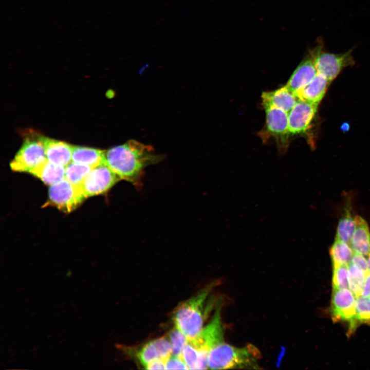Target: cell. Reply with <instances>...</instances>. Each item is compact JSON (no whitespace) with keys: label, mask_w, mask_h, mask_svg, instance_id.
I'll list each match as a JSON object with an SVG mask.
<instances>
[{"label":"cell","mask_w":370,"mask_h":370,"mask_svg":"<svg viewBox=\"0 0 370 370\" xmlns=\"http://www.w3.org/2000/svg\"><path fill=\"white\" fill-rule=\"evenodd\" d=\"M367 256H368L367 261H368V269H369V271L370 272V253Z\"/></svg>","instance_id":"cell-32"},{"label":"cell","mask_w":370,"mask_h":370,"mask_svg":"<svg viewBox=\"0 0 370 370\" xmlns=\"http://www.w3.org/2000/svg\"><path fill=\"white\" fill-rule=\"evenodd\" d=\"M266 113L265 127L262 132L263 138L273 137L281 143L280 154H283L287 146L289 130L288 113L275 107L264 108Z\"/></svg>","instance_id":"cell-10"},{"label":"cell","mask_w":370,"mask_h":370,"mask_svg":"<svg viewBox=\"0 0 370 370\" xmlns=\"http://www.w3.org/2000/svg\"><path fill=\"white\" fill-rule=\"evenodd\" d=\"M361 296L364 298L370 297V272L366 275Z\"/></svg>","instance_id":"cell-31"},{"label":"cell","mask_w":370,"mask_h":370,"mask_svg":"<svg viewBox=\"0 0 370 370\" xmlns=\"http://www.w3.org/2000/svg\"><path fill=\"white\" fill-rule=\"evenodd\" d=\"M104 151L72 145V161L94 168L104 163Z\"/></svg>","instance_id":"cell-18"},{"label":"cell","mask_w":370,"mask_h":370,"mask_svg":"<svg viewBox=\"0 0 370 370\" xmlns=\"http://www.w3.org/2000/svg\"><path fill=\"white\" fill-rule=\"evenodd\" d=\"M318 74L312 49L298 65L286 86L296 93L310 83Z\"/></svg>","instance_id":"cell-12"},{"label":"cell","mask_w":370,"mask_h":370,"mask_svg":"<svg viewBox=\"0 0 370 370\" xmlns=\"http://www.w3.org/2000/svg\"><path fill=\"white\" fill-rule=\"evenodd\" d=\"M221 302L217 304L210 322L202 328L196 337L188 340L191 344L200 351L208 354L211 349L224 342L221 318Z\"/></svg>","instance_id":"cell-9"},{"label":"cell","mask_w":370,"mask_h":370,"mask_svg":"<svg viewBox=\"0 0 370 370\" xmlns=\"http://www.w3.org/2000/svg\"><path fill=\"white\" fill-rule=\"evenodd\" d=\"M208 354L198 350L189 341L182 350L181 358L190 369H208Z\"/></svg>","instance_id":"cell-19"},{"label":"cell","mask_w":370,"mask_h":370,"mask_svg":"<svg viewBox=\"0 0 370 370\" xmlns=\"http://www.w3.org/2000/svg\"><path fill=\"white\" fill-rule=\"evenodd\" d=\"M351 263L361 268L366 274L369 272L367 259L364 255L354 252Z\"/></svg>","instance_id":"cell-29"},{"label":"cell","mask_w":370,"mask_h":370,"mask_svg":"<svg viewBox=\"0 0 370 370\" xmlns=\"http://www.w3.org/2000/svg\"><path fill=\"white\" fill-rule=\"evenodd\" d=\"M331 81L318 73L314 79L295 94L299 99L319 104L322 99Z\"/></svg>","instance_id":"cell-15"},{"label":"cell","mask_w":370,"mask_h":370,"mask_svg":"<svg viewBox=\"0 0 370 370\" xmlns=\"http://www.w3.org/2000/svg\"><path fill=\"white\" fill-rule=\"evenodd\" d=\"M262 99L264 108L275 107L288 113L299 98L285 85L273 91L263 92Z\"/></svg>","instance_id":"cell-13"},{"label":"cell","mask_w":370,"mask_h":370,"mask_svg":"<svg viewBox=\"0 0 370 370\" xmlns=\"http://www.w3.org/2000/svg\"><path fill=\"white\" fill-rule=\"evenodd\" d=\"M47 159L51 163L66 167L72 161V145L58 140L44 137Z\"/></svg>","instance_id":"cell-14"},{"label":"cell","mask_w":370,"mask_h":370,"mask_svg":"<svg viewBox=\"0 0 370 370\" xmlns=\"http://www.w3.org/2000/svg\"><path fill=\"white\" fill-rule=\"evenodd\" d=\"M349 289L356 298L361 296L366 273L359 267L350 263L348 265Z\"/></svg>","instance_id":"cell-22"},{"label":"cell","mask_w":370,"mask_h":370,"mask_svg":"<svg viewBox=\"0 0 370 370\" xmlns=\"http://www.w3.org/2000/svg\"><path fill=\"white\" fill-rule=\"evenodd\" d=\"M152 146L130 140L105 151L104 163L120 178L136 187L141 185L144 170L160 160Z\"/></svg>","instance_id":"cell-1"},{"label":"cell","mask_w":370,"mask_h":370,"mask_svg":"<svg viewBox=\"0 0 370 370\" xmlns=\"http://www.w3.org/2000/svg\"><path fill=\"white\" fill-rule=\"evenodd\" d=\"M260 358L258 349L252 345L236 347L224 342L211 349L208 355V368H256Z\"/></svg>","instance_id":"cell-3"},{"label":"cell","mask_w":370,"mask_h":370,"mask_svg":"<svg viewBox=\"0 0 370 370\" xmlns=\"http://www.w3.org/2000/svg\"><path fill=\"white\" fill-rule=\"evenodd\" d=\"M333 267L332 285L334 289L349 288L348 266L340 265Z\"/></svg>","instance_id":"cell-27"},{"label":"cell","mask_w":370,"mask_h":370,"mask_svg":"<svg viewBox=\"0 0 370 370\" xmlns=\"http://www.w3.org/2000/svg\"><path fill=\"white\" fill-rule=\"evenodd\" d=\"M356 227L349 245L354 252L368 256L370 253V230L365 220L355 217Z\"/></svg>","instance_id":"cell-16"},{"label":"cell","mask_w":370,"mask_h":370,"mask_svg":"<svg viewBox=\"0 0 370 370\" xmlns=\"http://www.w3.org/2000/svg\"><path fill=\"white\" fill-rule=\"evenodd\" d=\"M354 253L349 244L336 239L329 251L333 267L348 266L351 262Z\"/></svg>","instance_id":"cell-20"},{"label":"cell","mask_w":370,"mask_h":370,"mask_svg":"<svg viewBox=\"0 0 370 370\" xmlns=\"http://www.w3.org/2000/svg\"><path fill=\"white\" fill-rule=\"evenodd\" d=\"M318 104L299 99L288 113L290 135L305 133L309 128L317 113Z\"/></svg>","instance_id":"cell-11"},{"label":"cell","mask_w":370,"mask_h":370,"mask_svg":"<svg viewBox=\"0 0 370 370\" xmlns=\"http://www.w3.org/2000/svg\"><path fill=\"white\" fill-rule=\"evenodd\" d=\"M147 369H165V361L158 359L149 363L145 367Z\"/></svg>","instance_id":"cell-30"},{"label":"cell","mask_w":370,"mask_h":370,"mask_svg":"<svg viewBox=\"0 0 370 370\" xmlns=\"http://www.w3.org/2000/svg\"><path fill=\"white\" fill-rule=\"evenodd\" d=\"M92 167L71 161L65 167V178L79 186L92 169Z\"/></svg>","instance_id":"cell-23"},{"label":"cell","mask_w":370,"mask_h":370,"mask_svg":"<svg viewBox=\"0 0 370 370\" xmlns=\"http://www.w3.org/2000/svg\"><path fill=\"white\" fill-rule=\"evenodd\" d=\"M44 137L33 132L26 135L22 146L10 163L13 171L30 173L47 159Z\"/></svg>","instance_id":"cell-4"},{"label":"cell","mask_w":370,"mask_h":370,"mask_svg":"<svg viewBox=\"0 0 370 370\" xmlns=\"http://www.w3.org/2000/svg\"><path fill=\"white\" fill-rule=\"evenodd\" d=\"M312 50L318 73L324 76L330 81L344 68L355 63L352 55L353 49L341 53L326 52L324 49L323 41L319 40Z\"/></svg>","instance_id":"cell-5"},{"label":"cell","mask_w":370,"mask_h":370,"mask_svg":"<svg viewBox=\"0 0 370 370\" xmlns=\"http://www.w3.org/2000/svg\"><path fill=\"white\" fill-rule=\"evenodd\" d=\"M212 283L201 289L195 295L182 302L175 309L173 320L175 326L188 339L196 337L203 328L205 316L206 300L214 287Z\"/></svg>","instance_id":"cell-2"},{"label":"cell","mask_w":370,"mask_h":370,"mask_svg":"<svg viewBox=\"0 0 370 370\" xmlns=\"http://www.w3.org/2000/svg\"><path fill=\"white\" fill-rule=\"evenodd\" d=\"M136 358L144 368L153 361L162 359L154 340L145 343L139 348L136 354Z\"/></svg>","instance_id":"cell-24"},{"label":"cell","mask_w":370,"mask_h":370,"mask_svg":"<svg viewBox=\"0 0 370 370\" xmlns=\"http://www.w3.org/2000/svg\"><path fill=\"white\" fill-rule=\"evenodd\" d=\"M48 193L50 201L67 213L75 210L86 198L81 186L71 183L65 178L50 186Z\"/></svg>","instance_id":"cell-6"},{"label":"cell","mask_w":370,"mask_h":370,"mask_svg":"<svg viewBox=\"0 0 370 370\" xmlns=\"http://www.w3.org/2000/svg\"><path fill=\"white\" fill-rule=\"evenodd\" d=\"M166 369H189L187 365L181 358L174 356H170L165 361Z\"/></svg>","instance_id":"cell-28"},{"label":"cell","mask_w":370,"mask_h":370,"mask_svg":"<svg viewBox=\"0 0 370 370\" xmlns=\"http://www.w3.org/2000/svg\"><path fill=\"white\" fill-rule=\"evenodd\" d=\"M356 320L357 324L365 323L370 325V297L360 296L356 298Z\"/></svg>","instance_id":"cell-26"},{"label":"cell","mask_w":370,"mask_h":370,"mask_svg":"<svg viewBox=\"0 0 370 370\" xmlns=\"http://www.w3.org/2000/svg\"><path fill=\"white\" fill-rule=\"evenodd\" d=\"M169 338L171 344L172 354L181 358L182 350L188 342V339L175 326L170 331Z\"/></svg>","instance_id":"cell-25"},{"label":"cell","mask_w":370,"mask_h":370,"mask_svg":"<svg viewBox=\"0 0 370 370\" xmlns=\"http://www.w3.org/2000/svg\"><path fill=\"white\" fill-rule=\"evenodd\" d=\"M65 168L46 159L30 173L39 178L45 183L51 186L65 178Z\"/></svg>","instance_id":"cell-17"},{"label":"cell","mask_w":370,"mask_h":370,"mask_svg":"<svg viewBox=\"0 0 370 370\" xmlns=\"http://www.w3.org/2000/svg\"><path fill=\"white\" fill-rule=\"evenodd\" d=\"M120 180L106 164L103 163L92 168L81 187L87 198L106 193Z\"/></svg>","instance_id":"cell-8"},{"label":"cell","mask_w":370,"mask_h":370,"mask_svg":"<svg viewBox=\"0 0 370 370\" xmlns=\"http://www.w3.org/2000/svg\"><path fill=\"white\" fill-rule=\"evenodd\" d=\"M356 297L348 289H334L330 312L333 319L347 322L349 332L357 326L356 320Z\"/></svg>","instance_id":"cell-7"},{"label":"cell","mask_w":370,"mask_h":370,"mask_svg":"<svg viewBox=\"0 0 370 370\" xmlns=\"http://www.w3.org/2000/svg\"><path fill=\"white\" fill-rule=\"evenodd\" d=\"M355 217L350 209H345L338 224L336 239L349 244L356 227Z\"/></svg>","instance_id":"cell-21"}]
</instances>
